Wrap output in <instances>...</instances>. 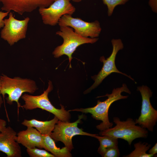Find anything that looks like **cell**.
<instances>
[{
    "label": "cell",
    "mask_w": 157,
    "mask_h": 157,
    "mask_svg": "<svg viewBox=\"0 0 157 157\" xmlns=\"http://www.w3.org/2000/svg\"><path fill=\"white\" fill-rule=\"evenodd\" d=\"M126 92L130 94L131 92L126 85L123 84L120 88H114L110 94H106L105 95L99 96L98 97H108V98L103 101H97V105L94 107L86 108H77L68 110L69 112L76 111L84 113H90L92 117L97 120H101L102 122L96 126L97 128L100 131L112 128L113 123L110 122L108 112L110 107L114 102L121 99L127 98L128 96H123L122 93Z\"/></svg>",
    "instance_id": "1"
},
{
    "label": "cell",
    "mask_w": 157,
    "mask_h": 157,
    "mask_svg": "<svg viewBox=\"0 0 157 157\" xmlns=\"http://www.w3.org/2000/svg\"><path fill=\"white\" fill-rule=\"evenodd\" d=\"M0 76V93L4 97L5 94L8 95L6 99L7 104L10 105L15 101L18 107H21L19 100L22 94L26 92L33 94L38 89L35 81L30 79L17 76L12 78L3 74Z\"/></svg>",
    "instance_id": "2"
},
{
    "label": "cell",
    "mask_w": 157,
    "mask_h": 157,
    "mask_svg": "<svg viewBox=\"0 0 157 157\" xmlns=\"http://www.w3.org/2000/svg\"><path fill=\"white\" fill-rule=\"evenodd\" d=\"M53 89L52 82L49 81L47 89L41 94L33 96L24 94L21 96V98L24 101V104L21 107L26 110L40 108L52 113L59 120L63 122L69 121L71 116L69 112L67 111L62 105H60L61 109L56 108L50 101L48 95Z\"/></svg>",
    "instance_id": "3"
},
{
    "label": "cell",
    "mask_w": 157,
    "mask_h": 157,
    "mask_svg": "<svg viewBox=\"0 0 157 157\" xmlns=\"http://www.w3.org/2000/svg\"><path fill=\"white\" fill-rule=\"evenodd\" d=\"M113 121L116 125L101 131V135H107L121 138L127 141L131 145L133 141L138 138H147L148 135V131L140 126H137L132 118H128L125 121H122L117 117L113 118Z\"/></svg>",
    "instance_id": "4"
},
{
    "label": "cell",
    "mask_w": 157,
    "mask_h": 157,
    "mask_svg": "<svg viewBox=\"0 0 157 157\" xmlns=\"http://www.w3.org/2000/svg\"><path fill=\"white\" fill-rule=\"evenodd\" d=\"M60 31L56 34L61 37L63 40V43L55 48L52 53L54 57L58 58L64 55L67 56L71 68V61L72 55L77 47L86 43L93 44L97 42L98 38H84L78 35L73 29L68 26H60Z\"/></svg>",
    "instance_id": "5"
},
{
    "label": "cell",
    "mask_w": 157,
    "mask_h": 157,
    "mask_svg": "<svg viewBox=\"0 0 157 157\" xmlns=\"http://www.w3.org/2000/svg\"><path fill=\"white\" fill-rule=\"evenodd\" d=\"M83 117V114L79 116L77 120L72 123L58 120L50 136L56 142L60 141L63 142L65 147L71 151L73 148L72 139L74 136L81 135L94 137L97 135L84 132L82 129L78 127V124Z\"/></svg>",
    "instance_id": "6"
},
{
    "label": "cell",
    "mask_w": 157,
    "mask_h": 157,
    "mask_svg": "<svg viewBox=\"0 0 157 157\" xmlns=\"http://www.w3.org/2000/svg\"><path fill=\"white\" fill-rule=\"evenodd\" d=\"M111 43L113 49L111 54L106 59L104 56L100 57V60L103 63L102 68L97 75L92 77L94 82L90 88L84 92V94L90 92L92 90L97 87L106 77L113 72L124 75L134 81V79L130 76L119 71L115 65V59L116 55L119 50L122 49L124 48L123 44L121 40L120 39H113Z\"/></svg>",
    "instance_id": "7"
},
{
    "label": "cell",
    "mask_w": 157,
    "mask_h": 157,
    "mask_svg": "<svg viewBox=\"0 0 157 157\" xmlns=\"http://www.w3.org/2000/svg\"><path fill=\"white\" fill-rule=\"evenodd\" d=\"M137 90L140 93L142 102L140 115L135 122L142 128L153 132L157 121V110L153 107L150 101L152 92L145 85L138 87Z\"/></svg>",
    "instance_id": "8"
},
{
    "label": "cell",
    "mask_w": 157,
    "mask_h": 157,
    "mask_svg": "<svg viewBox=\"0 0 157 157\" xmlns=\"http://www.w3.org/2000/svg\"><path fill=\"white\" fill-rule=\"evenodd\" d=\"M8 15V18L4 19V26L1 32V37L12 46L26 38L30 18L27 17L24 19L19 20L15 18L10 12Z\"/></svg>",
    "instance_id": "9"
},
{
    "label": "cell",
    "mask_w": 157,
    "mask_h": 157,
    "mask_svg": "<svg viewBox=\"0 0 157 157\" xmlns=\"http://www.w3.org/2000/svg\"><path fill=\"white\" fill-rule=\"evenodd\" d=\"M70 0H56L48 7L39 8L38 11L43 23L54 26L58 24L59 19L64 15L73 14L76 9Z\"/></svg>",
    "instance_id": "10"
},
{
    "label": "cell",
    "mask_w": 157,
    "mask_h": 157,
    "mask_svg": "<svg viewBox=\"0 0 157 157\" xmlns=\"http://www.w3.org/2000/svg\"><path fill=\"white\" fill-rule=\"evenodd\" d=\"M58 24L59 26L72 27L76 33L86 38H97L101 30L100 23L97 20L91 22H86L80 18H74L68 14L63 15L59 19Z\"/></svg>",
    "instance_id": "11"
},
{
    "label": "cell",
    "mask_w": 157,
    "mask_h": 157,
    "mask_svg": "<svg viewBox=\"0 0 157 157\" xmlns=\"http://www.w3.org/2000/svg\"><path fill=\"white\" fill-rule=\"evenodd\" d=\"M56 0H0L1 9L6 12L13 10L22 15L31 12L37 8H47Z\"/></svg>",
    "instance_id": "12"
},
{
    "label": "cell",
    "mask_w": 157,
    "mask_h": 157,
    "mask_svg": "<svg viewBox=\"0 0 157 157\" xmlns=\"http://www.w3.org/2000/svg\"><path fill=\"white\" fill-rule=\"evenodd\" d=\"M17 133L11 127H6L0 132V151L7 157H21L22 151L17 141Z\"/></svg>",
    "instance_id": "13"
},
{
    "label": "cell",
    "mask_w": 157,
    "mask_h": 157,
    "mask_svg": "<svg viewBox=\"0 0 157 157\" xmlns=\"http://www.w3.org/2000/svg\"><path fill=\"white\" fill-rule=\"evenodd\" d=\"M16 141L26 148L46 149L43 135L33 127H27L26 130L19 131L17 134Z\"/></svg>",
    "instance_id": "14"
},
{
    "label": "cell",
    "mask_w": 157,
    "mask_h": 157,
    "mask_svg": "<svg viewBox=\"0 0 157 157\" xmlns=\"http://www.w3.org/2000/svg\"><path fill=\"white\" fill-rule=\"evenodd\" d=\"M58 120V118L55 116L52 119L45 121H40L35 119L30 120L24 119L21 124L27 127L35 128L42 135H50Z\"/></svg>",
    "instance_id": "15"
},
{
    "label": "cell",
    "mask_w": 157,
    "mask_h": 157,
    "mask_svg": "<svg viewBox=\"0 0 157 157\" xmlns=\"http://www.w3.org/2000/svg\"><path fill=\"white\" fill-rule=\"evenodd\" d=\"M44 143L46 147L45 150L50 151L55 157H70L72 156L71 151L67 147H65L61 149L57 147L55 142L49 135H43Z\"/></svg>",
    "instance_id": "16"
},
{
    "label": "cell",
    "mask_w": 157,
    "mask_h": 157,
    "mask_svg": "<svg viewBox=\"0 0 157 157\" xmlns=\"http://www.w3.org/2000/svg\"><path fill=\"white\" fill-rule=\"evenodd\" d=\"M94 137L97 139L99 142L100 146L97 151L102 156L106 149L118 145V138L114 137L107 135L100 136L97 135Z\"/></svg>",
    "instance_id": "17"
},
{
    "label": "cell",
    "mask_w": 157,
    "mask_h": 157,
    "mask_svg": "<svg viewBox=\"0 0 157 157\" xmlns=\"http://www.w3.org/2000/svg\"><path fill=\"white\" fill-rule=\"evenodd\" d=\"M134 150L129 154L124 156L125 157H152L155 155L147 154V151L151 145L147 143L139 142L134 144Z\"/></svg>",
    "instance_id": "18"
},
{
    "label": "cell",
    "mask_w": 157,
    "mask_h": 157,
    "mask_svg": "<svg viewBox=\"0 0 157 157\" xmlns=\"http://www.w3.org/2000/svg\"><path fill=\"white\" fill-rule=\"evenodd\" d=\"M26 152L31 157H55L53 154L46 150L35 147L33 148H26Z\"/></svg>",
    "instance_id": "19"
},
{
    "label": "cell",
    "mask_w": 157,
    "mask_h": 157,
    "mask_svg": "<svg viewBox=\"0 0 157 157\" xmlns=\"http://www.w3.org/2000/svg\"><path fill=\"white\" fill-rule=\"evenodd\" d=\"M120 155L118 145L114 146L106 149L102 157H119Z\"/></svg>",
    "instance_id": "20"
},
{
    "label": "cell",
    "mask_w": 157,
    "mask_h": 157,
    "mask_svg": "<svg viewBox=\"0 0 157 157\" xmlns=\"http://www.w3.org/2000/svg\"><path fill=\"white\" fill-rule=\"evenodd\" d=\"M104 3L107 6L108 8V14L109 16H111L113 12L115 7L118 5L116 0H102Z\"/></svg>",
    "instance_id": "21"
},
{
    "label": "cell",
    "mask_w": 157,
    "mask_h": 157,
    "mask_svg": "<svg viewBox=\"0 0 157 157\" xmlns=\"http://www.w3.org/2000/svg\"><path fill=\"white\" fill-rule=\"evenodd\" d=\"M9 12H4L0 11V28L3 27L4 26L3 19L9 14Z\"/></svg>",
    "instance_id": "22"
},
{
    "label": "cell",
    "mask_w": 157,
    "mask_h": 157,
    "mask_svg": "<svg viewBox=\"0 0 157 157\" xmlns=\"http://www.w3.org/2000/svg\"><path fill=\"white\" fill-rule=\"evenodd\" d=\"M148 153L154 155H155L157 153V143H156L155 145L149 151Z\"/></svg>",
    "instance_id": "23"
},
{
    "label": "cell",
    "mask_w": 157,
    "mask_h": 157,
    "mask_svg": "<svg viewBox=\"0 0 157 157\" xmlns=\"http://www.w3.org/2000/svg\"><path fill=\"white\" fill-rule=\"evenodd\" d=\"M6 121L0 119V132L6 127Z\"/></svg>",
    "instance_id": "24"
},
{
    "label": "cell",
    "mask_w": 157,
    "mask_h": 157,
    "mask_svg": "<svg viewBox=\"0 0 157 157\" xmlns=\"http://www.w3.org/2000/svg\"><path fill=\"white\" fill-rule=\"evenodd\" d=\"M1 76H0V109L1 107V105L3 103V101L1 96L0 93L1 88Z\"/></svg>",
    "instance_id": "25"
},
{
    "label": "cell",
    "mask_w": 157,
    "mask_h": 157,
    "mask_svg": "<svg viewBox=\"0 0 157 157\" xmlns=\"http://www.w3.org/2000/svg\"><path fill=\"white\" fill-rule=\"evenodd\" d=\"M118 5L123 4H125L129 0H116Z\"/></svg>",
    "instance_id": "26"
},
{
    "label": "cell",
    "mask_w": 157,
    "mask_h": 157,
    "mask_svg": "<svg viewBox=\"0 0 157 157\" xmlns=\"http://www.w3.org/2000/svg\"><path fill=\"white\" fill-rule=\"evenodd\" d=\"M73 2H80L83 0H72Z\"/></svg>",
    "instance_id": "27"
}]
</instances>
